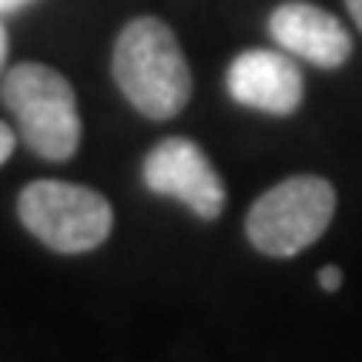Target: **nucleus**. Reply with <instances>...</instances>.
<instances>
[{
    "instance_id": "nucleus-1",
    "label": "nucleus",
    "mask_w": 362,
    "mask_h": 362,
    "mask_svg": "<svg viewBox=\"0 0 362 362\" xmlns=\"http://www.w3.org/2000/svg\"><path fill=\"white\" fill-rule=\"evenodd\" d=\"M111 74L138 115L168 121L192 101V67L178 37L158 17H134L121 27Z\"/></svg>"
},
{
    "instance_id": "nucleus-2",
    "label": "nucleus",
    "mask_w": 362,
    "mask_h": 362,
    "mask_svg": "<svg viewBox=\"0 0 362 362\" xmlns=\"http://www.w3.org/2000/svg\"><path fill=\"white\" fill-rule=\"evenodd\" d=\"M4 107L17 121V138L47 161H67L81 144V115L71 81L37 61L11 67L0 84Z\"/></svg>"
},
{
    "instance_id": "nucleus-3",
    "label": "nucleus",
    "mask_w": 362,
    "mask_h": 362,
    "mask_svg": "<svg viewBox=\"0 0 362 362\" xmlns=\"http://www.w3.org/2000/svg\"><path fill=\"white\" fill-rule=\"evenodd\" d=\"M332 215L336 188L319 175H292L259 194L245 218V232L262 255L292 259L322 238Z\"/></svg>"
},
{
    "instance_id": "nucleus-4",
    "label": "nucleus",
    "mask_w": 362,
    "mask_h": 362,
    "mask_svg": "<svg viewBox=\"0 0 362 362\" xmlns=\"http://www.w3.org/2000/svg\"><path fill=\"white\" fill-rule=\"evenodd\" d=\"M17 215L34 238L61 255H84L107 242L115 211L94 188L71 181H34L17 198Z\"/></svg>"
},
{
    "instance_id": "nucleus-5",
    "label": "nucleus",
    "mask_w": 362,
    "mask_h": 362,
    "mask_svg": "<svg viewBox=\"0 0 362 362\" xmlns=\"http://www.w3.org/2000/svg\"><path fill=\"white\" fill-rule=\"evenodd\" d=\"M144 185L155 194L175 198L192 208L198 218H218L225 208V185L215 165L192 138H165L158 141L141 165Z\"/></svg>"
},
{
    "instance_id": "nucleus-6",
    "label": "nucleus",
    "mask_w": 362,
    "mask_h": 362,
    "mask_svg": "<svg viewBox=\"0 0 362 362\" xmlns=\"http://www.w3.org/2000/svg\"><path fill=\"white\" fill-rule=\"evenodd\" d=\"M225 84H228L232 101L272 117L296 115L302 94H305V81H302L296 61L288 54L265 51V47L238 54L228 64Z\"/></svg>"
},
{
    "instance_id": "nucleus-7",
    "label": "nucleus",
    "mask_w": 362,
    "mask_h": 362,
    "mask_svg": "<svg viewBox=\"0 0 362 362\" xmlns=\"http://www.w3.org/2000/svg\"><path fill=\"white\" fill-rule=\"evenodd\" d=\"M272 40L292 57L315 67H342L352 57V37L336 13L315 7L309 0H285L269 17Z\"/></svg>"
},
{
    "instance_id": "nucleus-8",
    "label": "nucleus",
    "mask_w": 362,
    "mask_h": 362,
    "mask_svg": "<svg viewBox=\"0 0 362 362\" xmlns=\"http://www.w3.org/2000/svg\"><path fill=\"white\" fill-rule=\"evenodd\" d=\"M319 285H322V292H339V285H342V269L339 265H325L319 272Z\"/></svg>"
},
{
    "instance_id": "nucleus-9",
    "label": "nucleus",
    "mask_w": 362,
    "mask_h": 362,
    "mask_svg": "<svg viewBox=\"0 0 362 362\" xmlns=\"http://www.w3.org/2000/svg\"><path fill=\"white\" fill-rule=\"evenodd\" d=\"M13 148H17V131L7 128V124L0 121V165L13 155Z\"/></svg>"
},
{
    "instance_id": "nucleus-10",
    "label": "nucleus",
    "mask_w": 362,
    "mask_h": 362,
    "mask_svg": "<svg viewBox=\"0 0 362 362\" xmlns=\"http://www.w3.org/2000/svg\"><path fill=\"white\" fill-rule=\"evenodd\" d=\"M346 7H349L352 21H356V27L362 30V0H346Z\"/></svg>"
},
{
    "instance_id": "nucleus-11",
    "label": "nucleus",
    "mask_w": 362,
    "mask_h": 362,
    "mask_svg": "<svg viewBox=\"0 0 362 362\" xmlns=\"http://www.w3.org/2000/svg\"><path fill=\"white\" fill-rule=\"evenodd\" d=\"M27 4H37V0H0V13H4V11H17V7H27Z\"/></svg>"
},
{
    "instance_id": "nucleus-12",
    "label": "nucleus",
    "mask_w": 362,
    "mask_h": 362,
    "mask_svg": "<svg viewBox=\"0 0 362 362\" xmlns=\"http://www.w3.org/2000/svg\"><path fill=\"white\" fill-rule=\"evenodd\" d=\"M4 61H7V30L0 24V71H4Z\"/></svg>"
}]
</instances>
